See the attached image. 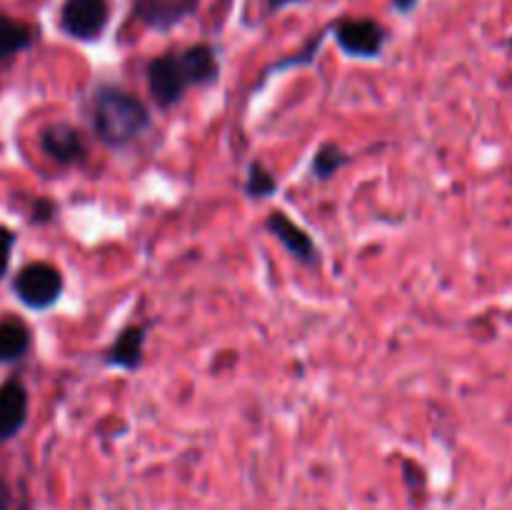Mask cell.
<instances>
[{
  "label": "cell",
  "instance_id": "277c9868",
  "mask_svg": "<svg viewBox=\"0 0 512 510\" xmlns=\"http://www.w3.org/2000/svg\"><path fill=\"white\" fill-rule=\"evenodd\" d=\"M335 43L345 55L358 60H375L383 55L385 43H388V30L370 18L340 20L333 25Z\"/></svg>",
  "mask_w": 512,
  "mask_h": 510
},
{
  "label": "cell",
  "instance_id": "d6986e66",
  "mask_svg": "<svg viewBox=\"0 0 512 510\" xmlns=\"http://www.w3.org/2000/svg\"><path fill=\"white\" fill-rule=\"evenodd\" d=\"M510 45H512V38H510Z\"/></svg>",
  "mask_w": 512,
  "mask_h": 510
},
{
  "label": "cell",
  "instance_id": "5b68a950",
  "mask_svg": "<svg viewBox=\"0 0 512 510\" xmlns=\"http://www.w3.org/2000/svg\"><path fill=\"white\" fill-rule=\"evenodd\" d=\"M110 20L108 0H65L60 10V28L68 38L93 43L103 35Z\"/></svg>",
  "mask_w": 512,
  "mask_h": 510
},
{
  "label": "cell",
  "instance_id": "7c38bea8",
  "mask_svg": "<svg viewBox=\"0 0 512 510\" xmlns=\"http://www.w3.org/2000/svg\"><path fill=\"white\" fill-rule=\"evenodd\" d=\"M348 163H350V155L345 153L340 145L325 143V145H320L318 150H315V158H313V165H310V173H313L315 180L325 183V180H330L333 175H338L340 170H343Z\"/></svg>",
  "mask_w": 512,
  "mask_h": 510
},
{
  "label": "cell",
  "instance_id": "9c48e42d",
  "mask_svg": "<svg viewBox=\"0 0 512 510\" xmlns=\"http://www.w3.org/2000/svg\"><path fill=\"white\" fill-rule=\"evenodd\" d=\"M145 340H148V325H128L125 330H120L118 338L103 353V363L110 365V368L133 373L143 365Z\"/></svg>",
  "mask_w": 512,
  "mask_h": 510
},
{
  "label": "cell",
  "instance_id": "52a82bcc",
  "mask_svg": "<svg viewBox=\"0 0 512 510\" xmlns=\"http://www.w3.org/2000/svg\"><path fill=\"white\" fill-rule=\"evenodd\" d=\"M265 230H268V233L273 235L298 263H318V245H315V240L310 238L295 220H290L283 210H273V213L265 218Z\"/></svg>",
  "mask_w": 512,
  "mask_h": 510
},
{
  "label": "cell",
  "instance_id": "2e32d148",
  "mask_svg": "<svg viewBox=\"0 0 512 510\" xmlns=\"http://www.w3.org/2000/svg\"><path fill=\"white\" fill-rule=\"evenodd\" d=\"M55 210L58 208H55L50 200H38V203H35V210H33V220L35 223H48V220H53Z\"/></svg>",
  "mask_w": 512,
  "mask_h": 510
},
{
  "label": "cell",
  "instance_id": "5bb4252c",
  "mask_svg": "<svg viewBox=\"0 0 512 510\" xmlns=\"http://www.w3.org/2000/svg\"><path fill=\"white\" fill-rule=\"evenodd\" d=\"M323 40H325V33H320L318 38L310 40V43L305 45L303 50H298V53H293V55H290V58L280 60V63H273V65H270V68L263 73V80L268 78L270 73H275V70H288V68H300V65H310V63H313V60H315V53H318V50H320V45H323Z\"/></svg>",
  "mask_w": 512,
  "mask_h": 510
},
{
  "label": "cell",
  "instance_id": "7a4b0ae2",
  "mask_svg": "<svg viewBox=\"0 0 512 510\" xmlns=\"http://www.w3.org/2000/svg\"><path fill=\"white\" fill-rule=\"evenodd\" d=\"M220 60L215 48L198 43L178 53H165L145 65L148 90L160 108H173L190 88H208L218 80Z\"/></svg>",
  "mask_w": 512,
  "mask_h": 510
},
{
  "label": "cell",
  "instance_id": "ba28073f",
  "mask_svg": "<svg viewBox=\"0 0 512 510\" xmlns=\"http://www.w3.org/2000/svg\"><path fill=\"white\" fill-rule=\"evenodd\" d=\"M200 0H135L133 13L145 28L168 33L198 10Z\"/></svg>",
  "mask_w": 512,
  "mask_h": 510
},
{
  "label": "cell",
  "instance_id": "8fae6325",
  "mask_svg": "<svg viewBox=\"0 0 512 510\" xmlns=\"http://www.w3.org/2000/svg\"><path fill=\"white\" fill-rule=\"evenodd\" d=\"M30 330L20 320H3L0 323V363H15L25 358L30 350Z\"/></svg>",
  "mask_w": 512,
  "mask_h": 510
},
{
  "label": "cell",
  "instance_id": "3957f363",
  "mask_svg": "<svg viewBox=\"0 0 512 510\" xmlns=\"http://www.w3.org/2000/svg\"><path fill=\"white\" fill-rule=\"evenodd\" d=\"M63 275L50 263H30L15 275L13 293L30 310H48L63 295Z\"/></svg>",
  "mask_w": 512,
  "mask_h": 510
},
{
  "label": "cell",
  "instance_id": "ac0fdd59",
  "mask_svg": "<svg viewBox=\"0 0 512 510\" xmlns=\"http://www.w3.org/2000/svg\"><path fill=\"white\" fill-rule=\"evenodd\" d=\"M295 3H300V0H268V8L283 10V8H288V5H295Z\"/></svg>",
  "mask_w": 512,
  "mask_h": 510
},
{
  "label": "cell",
  "instance_id": "e0dca14e",
  "mask_svg": "<svg viewBox=\"0 0 512 510\" xmlns=\"http://www.w3.org/2000/svg\"><path fill=\"white\" fill-rule=\"evenodd\" d=\"M415 5H418V0H393V8L398 10V13H403V15L410 13Z\"/></svg>",
  "mask_w": 512,
  "mask_h": 510
},
{
  "label": "cell",
  "instance_id": "6da1fadb",
  "mask_svg": "<svg viewBox=\"0 0 512 510\" xmlns=\"http://www.w3.org/2000/svg\"><path fill=\"white\" fill-rule=\"evenodd\" d=\"M85 115L95 138L108 148H128L153 128L148 105L113 83L95 85L85 100Z\"/></svg>",
  "mask_w": 512,
  "mask_h": 510
},
{
  "label": "cell",
  "instance_id": "30bf717a",
  "mask_svg": "<svg viewBox=\"0 0 512 510\" xmlns=\"http://www.w3.org/2000/svg\"><path fill=\"white\" fill-rule=\"evenodd\" d=\"M28 420V390L20 380L0 385V440H10Z\"/></svg>",
  "mask_w": 512,
  "mask_h": 510
},
{
  "label": "cell",
  "instance_id": "9a60e30c",
  "mask_svg": "<svg viewBox=\"0 0 512 510\" xmlns=\"http://www.w3.org/2000/svg\"><path fill=\"white\" fill-rule=\"evenodd\" d=\"M13 245H15V233L0 225V280H3V275L8 273L10 268V253H13Z\"/></svg>",
  "mask_w": 512,
  "mask_h": 510
},
{
  "label": "cell",
  "instance_id": "8992f818",
  "mask_svg": "<svg viewBox=\"0 0 512 510\" xmlns=\"http://www.w3.org/2000/svg\"><path fill=\"white\" fill-rule=\"evenodd\" d=\"M40 150L58 165H80L88 160V140L73 123H48L40 130Z\"/></svg>",
  "mask_w": 512,
  "mask_h": 510
},
{
  "label": "cell",
  "instance_id": "4fadbf2b",
  "mask_svg": "<svg viewBox=\"0 0 512 510\" xmlns=\"http://www.w3.org/2000/svg\"><path fill=\"white\" fill-rule=\"evenodd\" d=\"M245 195L248 198H270V195L278 190V180H275L273 170L265 168L260 160H253L248 165V175H245V185H243Z\"/></svg>",
  "mask_w": 512,
  "mask_h": 510
}]
</instances>
